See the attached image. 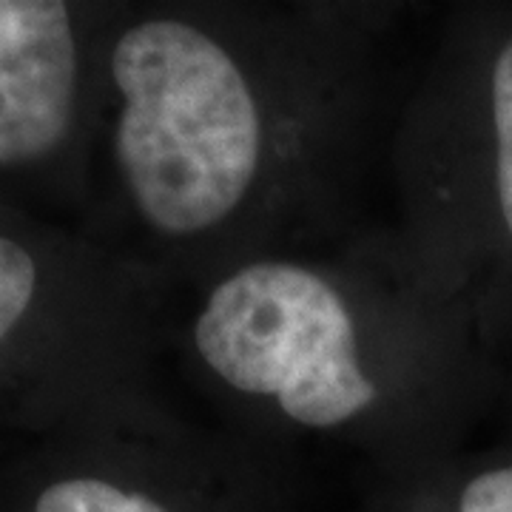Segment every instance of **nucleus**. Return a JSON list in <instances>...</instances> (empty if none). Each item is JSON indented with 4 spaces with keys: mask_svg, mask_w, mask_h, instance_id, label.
I'll use <instances>...</instances> for the list:
<instances>
[{
    "mask_svg": "<svg viewBox=\"0 0 512 512\" xmlns=\"http://www.w3.org/2000/svg\"><path fill=\"white\" fill-rule=\"evenodd\" d=\"M384 18L362 3L197 0L114 35L109 151L148 274L197 293L359 225Z\"/></svg>",
    "mask_w": 512,
    "mask_h": 512,
    "instance_id": "1",
    "label": "nucleus"
},
{
    "mask_svg": "<svg viewBox=\"0 0 512 512\" xmlns=\"http://www.w3.org/2000/svg\"><path fill=\"white\" fill-rule=\"evenodd\" d=\"M183 367L220 427L268 456L330 447L399 476L464 450L507 384L470 305L396 225L214 279L183 319Z\"/></svg>",
    "mask_w": 512,
    "mask_h": 512,
    "instance_id": "2",
    "label": "nucleus"
},
{
    "mask_svg": "<svg viewBox=\"0 0 512 512\" xmlns=\"http://www.w3.org/2000/svg\"><path fill=\"white\" fill-rule=\"evenodd\" d=\"M407 245L512 370V3H467L387 140Z\"/></svg>",
    "mask_w": 512,
    "mask_h": 512,
    "instance_id": "3",
    "label": "nucleus"
},
{
    "mask_svg": "<svg viewBox=\"0 0 512 512\" xmlns=\"http://www.w3.org/2000/svg\"><path fill=\"white\" fill-rule=\"evenodd\" d=\"M80 103V40L63 0H0V171L66 148Z\"/></svg>",
    "mask_w": 512,
    "mask_h": 512,
    "instance_id": "4",
    "label": "nucleus"
},
{
    "mask_svg": "<svg viewBox=\"0 0 512 512\" xmlns=\"http://www.w3.org/2000/svg\"><path fill=\"white\" fill-rule=\"evenodd\" d=\"M444 512H512V444L450 453L421 467Z\"/></svg>",
    "mask_w": 512,
    "mask_h": 512,
    "instance_id": "5",
    "label": "nucleus"
},
{
    "mask_svg": "<svg viewBox=\"0 0 512 512\" xmlns=\"http://www.w3.org/2000/svg\"><path fill=\"white\" fill-rule=\"evenodd\" d=\"M32 512H188L177 510L165 490L126 484L100 473H74L49 481L37 493Z\"/></svg>",
    "mask_w": 512,
    "mask_h": 512,
    "instance_id": "6",
    "label": "nucleus"
},
{
    "mask_svg": "<svg viewBox=\"0 0 512 512\" xmlns=\"http://www.w3.org/2000/svg\"><path fill=\"white\" fill-rule=\"evenodd\" d=\"M46 291V262L26 239L0 234V348L32 319Z\"/></svg>",
    "mask_w": 512,
    "mask_h": 512,
    "instance_id": "7",
    "label": "nucleus"
},
{
    "mask_svg": "<svg viewBox=\"0 0 512 512\" xmlns=\"http://www.w3.org/2000/svg\"><path fill=\"white\" fill-rule=\"evenodd\" d=\"M495 416L501 421V441H510L512 444V370L507 373L504 396H501V404H498Z\"/></svg>",
    "mask_w": 512,
    "mask_h": 512,
    "instance_id": "8",
    "label": "nucleus"
}]
</instances>
